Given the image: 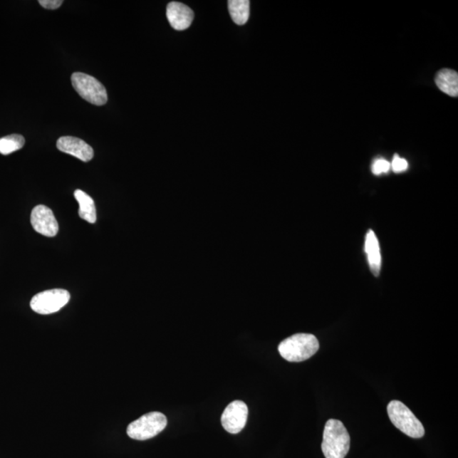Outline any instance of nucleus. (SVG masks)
<instances>
[{"mask_svg": "<svg viewBox=\"0 0 458 458\" xmlns=\"http://www.w3.org/2000/svg\"><path fill=\"white\" fill-rule=\"evenodd\" d=\"M72 83L78 95L95 105H104L108 103V95L105 88L99 80L83 73L72 75Z\"/></svg>", "mask_w": 458, "mask_h": 458, "instance_id": "39448f33", "label": "nucleus"}, {"mask_svg": "<svg viewBox=\"0 0 458 458\" xmlns=\"http://www.w3.org/2000/svg\"><path fill=\"white\" fill-rule=\"evenodd\" d=\"M24 137L21 135H8L0 139V154L7 155L24 148Z\"/></svg>", "mask_w": 458, "mask_h": 458, "instance_id": "2eb2a0df", "label": "nucleus"}, {"mask_svg": "<svg viewBox=\"0 0 458 458\" xmlns=\"http://www.w3.org/2000/svg\"><path fill=\"white\" fill-rule=\"evenodd\" d=\"M61 152L73 155L80 161L88 162L93 158V150L90 145L78 137L65 136L60 137L56 143Z\"/></svg>", "mask_w": 458, "mask_h": 458, "instance_id": "1a4fd4ad", "label": "nucleus"}, {"mask_svg": "<svg viewBox=\"0 0 458 458\" xmlns=\"http://www.w3.org/2000/svg\"><path fill=\"white\" fill-rule=\"evenodd\" d=\"M390 167L392 168L395 172H402L408 168V162L406 160L399 157L397 155H395Z\"/></svg>", "mask_w": 458, "mask_h": 458, "instance_id": "f3484780", "label": "nucleus"}, {"mask_svg": "<svg viewBox=\"0 0 458 458\" xmlns=\"http://www.w3.org/2000/svg\"><path fill=\"white\" fill-rule=\"evenodd\" d=\"M38 3L47 10H56L63 4L62 0H39Z\"/></svg>", "mask_w": 458, "mask_h": 458, "instance_id": "a211bd4d", "label": "nucleus"}, {"mask_svg": "<svg viewBox=\"0 0 458 458\" xmlns=\"http://www.w3.org/2000/svg\"><path fill=\"white\" fill-rule=\"evenodd\" d=\"M248 407L242 401L231 402L221 417L222 425L230 434H238L246 425Z\"/></svg>", "mask_w": 458, "mask_h": 458, "instance_id": "0eeeda50", "label": "nucleus"}, {"mask_svg": "<svg viewBox=\"0 0 458 458\" xmlns=\"http://www.w3.org/2000/svg\"><path fill=\"white\" fill-rule=\"evenodd\" d=\"M167 17L172 28L184 31L192 24L194 13L184 4L171 2L167 7Z\"/></svg>", "mask_w": 458, "mask_h": 458, "instance_id": "9d476101", "label": "nucleus"}, {"mask_svg": "<svg viewBox=\"0 0 458 458\" xmlns=\"http://www.w3.org/2000/svg\"><path fill=\"white\" fill-rule=\"evenodd\" d=\"M387 412L391 422L407 437L415 439L424 437V426L406 405L394 400L387 407Z\"/></svg>", "mask_w": 458, "mask_h": 458, "instance_id": "7ed1b4c3", "label": "nucleus"}, {"mask_svg": "<svg viewBox=\"0 0 458 458\" xmlns=\"http://www.w3.org/2000/svg\"><path fill=\"white\" fill-rule=\"evenodd\" d=\"M390 169V163L387 162L385 159H378L373 162L372 166V172L373 175H380L383 173L388 172Z\"/></svg>", "mask_w": 458, "mask_h": 458, "instance_id": "dca6fc26", "label": "nucleus"}, {"mask_svg": "<svg viewBox=\"0 0 458 458\" xmlns=\"http://www.w3.org/2000/svg\"><path fill=\"white\" fill-rule=\"evenodd\" d=\"M319 350V342L311 333H296L283 340L279 351L288 362L300 363L312 358Z\"/></svg>", "mask_w": 458, "mask_h": 458, "instance_id": "f257e3e1", "label": "nucleus"}, {"mask_svg": "<svg viewBox=\"0 0 458 458\" xmlns=\"http://www.w3.org/2000/svg\"><path fill=\"white\" fill-rule=\"evenodd\" d=\"M31 224L36 232L46 237H55L59 232V224L54 212L43 204L33 208L31 214Z\"/></svg>", "mask_w": 458, "mask_h": 458, "instance_id": "6e6552de", "label": "nucleus"}, {"mask_svg": "<svg viewBox=\"0 0 458 458\" xmlns=\"http://www.w3.org/2000/svg\"><path fill=\"white\" fill-rule=\"evenodd\" d=\"M435 83L440 90L452 97L458 95V74L451 69L440 70L435 77Z\"/></svg>", "mask_w": 458, "mask_h": 458, "instance_id": "f8f14e48", "label": "nucleus"}, {"mask_svg": "<svg viewBox=\"0 0 458 458\" xmlns=\"http://www.w3.org/2000/svg\"><path fill=\"white\" fill-rule=\"evenodd\" d=\"M365 251L371 272L373 275L379 276L381 271V253L379 241L373 230H369L367 234Z\"/></svg>", "mask_w": 458, "mask_h": 458, "instance_id": "9b49d317", "label": "nucleus"}, {"mask_svg": "<svg viewBox=\"0 0 458 458\" xmlns=\"http://www.w3.org/2000/svg\"><path fill=\"white\" fill-rule=\"evenodd\" d=\"M350 437L343 422L330 420L324 427L322 451L326 458H345L350 450Z\"/></svg>", "mask_w": 458, "mask_h": 458, "instance_id": "f03ea898", "label": "nucleus"}, {"mask_svg": "<svg viewBox=\"0 0 458 458\" xmlns=\"http://www.w3.org/2000/svg\"><path fill=\"white\" fill-rule=\"evenodd\" d=\"M75 199L79 204L78 215L82 219L95 224L97 219L95 202L83 191L77 189L74 192Z\"/></svg>", "mask_w": 458, "mask_h": 458, "instance_id": "ddd939ff", "label": "nucleus"}, {"mask_svg": "<svg viewBox=\"0 0 458 458\" xmlns=\"http://www.w3.org/2000/svg\"><path fill=\"white\" fill-rule=\"evenodd\" d=\"M228 6L230 16L234 24L239 26L246 24L250 17V1L248 0H230Z\"/></svg>", "mask_w": 458, "mask_h": 458, "instance_id": "4468645a", "label": "nucleus"}, {"mask_svg": "<svg viewBox=\"0 0 458 458\" xmlns=\"http://www.w3.org/2000/svg\"><path fill=\"white\" fill-rule=\"evenodd\" d=\"M167 417L162 412H152L131 422L127 429L129 437L137 440H146L157 437L165 430Z\"/></svg>", "mask_w": 458, "mask_h": 458, "instance_id": "20e7f679", "label": "nucleus"}, {"mask_svg": "<svg viewBox=\"0 0 458 458\" xmlns=\"http://www.w3.org/2000/svg\"><path fill=\"white\" fill-rule=\"evenodd\" d=\"M70 293L61 288H55L37 293L30 302L35 313L48 315L59 312L70 301Z\"/></svg>", "mask_w": 458, "mask_h": 458, "instance_id": "423d86ee", "label": "nucleus"}]
</instances>
